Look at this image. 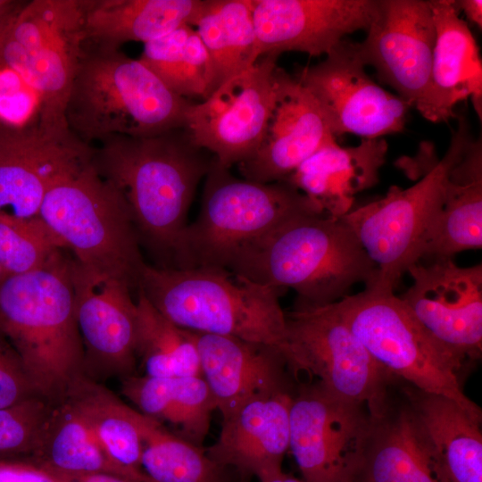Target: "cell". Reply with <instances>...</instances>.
I'll use <instances>...</instances> for the list:
<instances>
[{
  "label": "cell",
  "instance_id": "cell-1",
  "mask_svg": "<svg viewBox=\"0 0 482 482\" xmlns=\"http://www.w3.org/2000/svg\"><path fill=\"white\" fill-rule=\"evenodd\" d=\"M184 129L150 137L117 136L93 145L91 163L123 195L139 241L170 267L196 187L213 157Z\"/></svg>",
  "mask_w": 482,
  "mask_h": 482
},
{
  "label": "cell",
  "instance_id": "cell-2",
  "mask_svg": "<svg viewBox=\"0 0 482 482\" xmlns=\"http://www.w3.org/2000/svg\"><path fill=\"white\" fill-rule=\"evenodd\" d=\"M230 272L278 290L292 288L298 301L336 303L357 283H371L377 267L343 220L326 213L295 217L245 245Z\"/></svg>",
  "mask_w": 482,
  "mask_h": 482
},
{
  "label": "cell",
  "instance_id": "cell-3",
  "mask_svg": "<svg viewBox=\"0 0 482 482\" xmlns=\"http://www.w3.org/2000/svg\"><path fill=\"white\" fill-rule=\"evenodd\" d=\"M65 250L38 270L6 276L0 285V329L18 352L37 393L51 401L63 397L85 375L72 258Z\"/></svg>",
  "mask_w": 482,
  "mask_h": 482
},
{
  "label": "cell",
  "instance_id": "cell-4",
  "mask_svg": "<svg viewBox=\"0 0 482 482\" xmlns=\"http://www.w3.org/2000/svg\"><path fill=\"white\" fill-rule=\"evenodd\" d=\"M190 104L139 59L85 41L64 117L70 131L93 145L117 136L150 137L183 129Z\"/></svg>",
  "mask_w": 482,
  "mask_h": 482
},
{
  "label": "cell",
  "instance_id": "cell-5",
  "mask_svg": "<svg viewBox=\"0 0 482 482\" xmlns=\"http://www.w3.org/2000/svg\"><path fill=\"white\" fill-rule=\"evenodd\" d=\"M138 290L160 313L182 328L264 345L287 356V319L278 289L225 269L145 263Z\"/></svg>",
  "mask_w": 482,
  "mask_h": 482
},
{
  "label": "cell",
  "instance_id": "cell-6",
  "mask_svg": "<svg viewBox=\"0 0 482 482\" xmlns=\"http://www.w3.org/2000/svg\"><path fill=\"white\" fill-rule=\"evenodd\" d=\"M312 213L325 212L287 180L260 183L237 178L213 158L199 214L185 228L170 267L227 270L245 245Z\"/></svg>",
  "mask_w": 482,
  "mask_h": 482
},
{
  "label": "cell",
  "instance_id": "cell-7",
  "mask_svg": "<svg viewBox=\"0 0 482 482\" xmlns=\"http://www.w3.org/2000/svg\"><path fill=\"white\" fill-rule=\"evenodd\" d=\"M38 216L80 264L137 290L145 262L130 210L91 158L54 182Z\"/></svg>",
  "mask_w": 482,
  "mask_h": 482
},
{
  "label": "cell",
  "instance_id": "cell-8",
  "mask_svg": "<svg viewBox=\"0 0 482 482\" xmlns=\"http://www.w3.org/2000/svg\"><path fill=\"white\" fill-rule=\"evenodd\" d=\"M333 306L391 377L420 390L447 396L470 413L482 416L481 409L461 387L465 362L436 341L395 292L365 287Z\"/></svg>",
  "mask_w": 482,
  "mask_h": 482
},
{
  "label": "cell",
  "instance_id": "cell-9",
  "mask_svg": "<svg viewBox=\"0 0 482 482\" xmlns=\"http://www.w3.org/2000/svg\"><path fill=\"white\" fill-rule=\"evenodd\" d=\"M87 3L25 2L0 44V67L16 77L42 128L68 129L64 112L86 39Z\"/></svg>",
  "mask_w": 482,
  "mask_h": 482
},
{
  "label": "cell",
  "instance_id": "cell-10",
  "mask_svg": "<svg viewBox=\"0 0 482 482\" xmlns=\"http://www.w3.org/2000/svg\"><path fill=\"white\" fill-rule=\"evenodd\" d=\"M442 159L408 188L391 186L385 196L342 217L377 267L365 287L395 292L409 267L420 259L426 234L438 212L451 168L474 139L463 112Z\"/></svg>",
  "mask_w": 482,
  "mask_h": 482
},
{
  "label": "cell",
  "instance_id": "cell-11",
  "mask_svg": "<svg viewBox=\"0 0 482 482\" xmlns=\"http://www.w3.org/2000/svg\"><path fill=\"white\" fill-rule=\"evenodd\" d=\"M286 319L290 371L317 378L328 394L364 405L370 414L384 406L393 377L370 356L333 303L298 301Z\"/></svg>",
  "mask_w": 482,
  "mask_h": 482
},
{
  "label": "cell",
  "instance_id": "cell-12",
  "mask_svg": "<svg viewBox=\"0 0 482 482\" xmlns=\"http://www.w3.org/2000/svg\"><path fill=\"white\" fill-rule=\"evenodd\" d=\"M370 426L366 406L337 398L318 383L293 395L289 450L305 482H353Z\"/></svg>",
  "mask_w": 482,
  "mask_h": 482
},
{
  "label": "cell",
  "instance_id": "cell-13",
  "mask_svg": "<svg viewBox=\"0 0 482 482\" xmlns=\"http://www.w3.org/2000/svg\"><path fill=\"white\" fill-rule=\"evenodd\" d=\"M278 58L260 57L207 98L188 105L183 129L220 165L229 169L256 151L272 101Z\"/></svg>",
  "mask_w": 482,
  "mask_h": 482
},
{
  "label": "cell",
  "instance_id": "cell-14",
  "mask_svg": "<svg viewBox=\"0 0 482 482\" xmlns=\"http://www.w3.org/2000/svg\"><path fill=\"white\" fill-rule=\"evenodd\" d=\"M295 77L318 103L332 135L378 138L401 132L411 106L374 82L365 71L356 42L341 40Z\"/></svg>",
  "mask_w": 482,
  "mask_h": 482
},
{
  "label": "cell",
  "instance_id": "cell-15",
  "mask_svg": "<svg viewBox=\"0 0 482 482\" xmlns=\"http://www.w3.org/2000/svg\"><path fill=\"white\" fill-rule=\"evenodd\" d=\"M407 272L411 286L400 296L423 328L465 363L482 353V264L453 260L418 262Z\"/></svg>",
  "mask_w": 482,
  "mask_h": 482
},
{
  "label": "cell",
  "instance_id": "cell-16",
  "mask_svg": "<svg viewBox=\"0 0 482 482\" xmlns=\"http://www.w3.org/2000/svg\"><path fill=\"white\" fill-rule=\"evenodd\" d=\"M76 320L84 347V374L99 378L135 375L137 303L131 289L71 259Z\"/></svg>",
  "mask_w": 482,
  "mask_h": 482
},
{
  "label": "cell",
  "instance_id": "cell-17",
  "mask_svg": "<svg viewBox=\"0 0 482 482\" xmlns=\"http://www.w3.org/2000/svg\"><path fill=\"white\" fill-rule=\"evenodd\" d=\"M367 32L363 41L356 42L362 62L417 107L428 87L436 39L429 0H379Z\"/></svg>",
  "mask_w": 482,
  "mask_h": 482
},
{
  "label": "cell",
  "instance_id": "cell-18",
  "mask_svg": "<svg viewBox=\"0 0 482 482\" xmlns=\"http://www.w3.org/2000/svg\"><path fill=\"white\" fill-rule=\"evenodd\" d=\"M93 145L70 129L0 121V211L17 217L38 215L55 180L90 160Z\"/></svg>",
  "mask_w": 482,
  "mask_h": 482
},
{
  "label": "cell",
  "instance_id": "cell-19",
  "mask_svg": "<svg viewBox=\"0 0 482 482\" xmlns=\"http://www.w3.org/2000/svg\"><path fill=\"white\" fill-rule=\"evenodd\" d=\"M379 0H251L256 59L297 51L328 54L344 37L367 30Z\"/></svg>",
  "mask_w": 482,
  "mask_h": 482
},
{
  "label": "cell",
  "instance_id": "cell-20",
  "mask_svg": "<svg viewBox=\"0 0 482 482\" xmlns=\"http://www.w3.org/2000/svg\"><path fill=\"white\" fill-rule=\"evenodd\" d=\"M337 141L314 97L299 79L277 67L273 96L260 144L237 164L242 178L260 183L286 180L322 146Z\"/></svg>",
  "mask_w": 482,
  "mask_h": 482
},
{
  "label": "cell",
  "instance_id": "cell-21",
  "mask_svg": "<svg viewBox=\"0 0 482 482\" xmlns=\"http://www.w3.org/2000/svg\"><path fill=\"white\" fill-rule=\"evenodd\" d=\"M194 335L201 375L221 415L252 399L291 392L290 370L280 351L233 337Z\"/></svg>",
  "mask_w": 482,
  "mask_h": 482
},
{
  "label": "cell",
  "instance_id": "cell-22",
  "mask_svg": "<svg viewBox=\"0 0 482 482\" xmlns=\"http://www.w3.org/2000/svg\"><path fill=\"white\" fill-rule=\"evenodd\" d=\"M436 39L429 83L416 107L432 122L456 118L457 104L470 98L482 117V62L479 48L454 0H429Z\"/></svg>",
  "mask_w": 482,
  "mask_h": 482
},
{
  "label": "cell",
  "instance_id": "cell-23",
  "mask_svg": "<svg viewBox=\"0 0 482 482\" xmlns=\"http://www.w3.org/2000/svg\"><path fill=\"white\" fill-rule=\"evenodd\" d=\"M293 395L260 396L222 415L219 437L205 450L207 455L244 479L281 469L289 450Z\"/></svg>",
  "mask_w": 482,
  "mask_h": 482
},
{
  "label": "cell",
  "instance_id": "cell-24",
  "mask_svg": "<svg viewBox=\"0 0 482 482\" xmlns=\"http://www.w3.org/2000/svg\"><path fill=\"white\" fill-rule=\"evenodd\" d=\"M403 393L439 480L482 482V416L409 384Z\"/></svg>",
  "mask_w": 482,
  "mask_h": 482
},
{
  "label": "cell",
  "instance_id": "cell-25",
  "mask_svg": "<svg viewBox=\"0 0 482 482\" xmlns=\"http://www.w3.org/2000/svg\"><path fill=\"white\" fill-rule=\"evenodd\" d=\"M387 149L382 137L363 138L348 147L333 141L306 159L286 180L326 214L342 218L353 209L358 193L378 183Z\"/></svg>",
  "mask_w": 482,
  "mask_h": 482
},
{
  "label": "cell",
  "instance_id": "cell-26",
  "mask_svg": "<svg viewBox=\"0 0 482 482\" xmlns=\"http://www.w3.org/2000/svg\"><path fill=\"white\" fill-rule=\"evenodd\" d=\"M368 439L353 482H441L405 400L370 414Z\"/></svg>",
  "mask_w": 482,
  "mask_h": 482
},
{
  "label": "cell",
  "instance_id": "cell-27",
  "mask_svg": "<svg viewBox=\"0 0 482 482\" xmlns=\"http://www.w3.org/2000/svg\"><path fill=\"white\" fill-rule=\"evenodd\" d=\"M482 246V141L473 139L451 168L443 202L426 234L420 259L453 258Z\"/></svg>",
  "mask_w": 482,
  "mask_h": 482
},
{
  "label": "cell",
  "instance_id": "cell-28",
  "mask_svg": "<svg viewBox=\"0 0 482 482\" xmlns=\"http://www.w3.org/2000/svg\"><path fill=\"white\" fill-rule=\"evenodd\" d=\"M204 0H87L85 41L120 48L147 43L184 25L195 26Z\"/></svg>",
  "mask_w": 482,
  "mask_h": 482
},
{
  "label": "cell",
  "instance_id": "cell-29",
  "mask_svg": "<svg viewBox=\"0 0 482 482\" xmlns=\"http://www.w3.org/2000/svg\"><path fill=\"white\" fill-rule=\"evenodd\" d=\"M26 460L56 473H107L134 482H154L117 464L88 423L64 396L54 401L38 446Z\"/></svg>",
  "mask_w": 482,
  "mask_h": 482
},
{
  "label": "cell",
  "instance_id": "cell-30",
  "mask_svg": "<svg viewBox=\"0 0 482 482\" xmlns=\"http://www.w3.org/2000/svg\"><path fill=\"white\" fill-rule=\"evenodd\" d=\"M121 392L139 411L156 420H166L180 437L202 446L214 398L202 376L153 378L133 375L121 379Z\"/></svg>",
  "mask_w": 482,
  "mask_h": 482
},
{
  "label": "cell",
  "instance_id": "cell-31",
  "mask_svg": "<svg viewBox=\"0 0 482 482\" xmlns=\"http://www.w3.org/2000/svg\"><path fill=\"white\" fill-rule=\"evenodd\" d=\"M64 397L82 415L117 464L141 478L151 479L141 466L140 411L128 406L108 388L86 375L71 384Z\"/></svg>",
  "mask_w": 482,
  "mask_h": 482
},
{
  "label": "cell",
  "instance_id": "cell-32",
  "mask_svg": "<svg viewBox=\"0 0 482 482\" xmlns=\"http://www.w3.org/2000/svg\"><path fill=\"white\" fill-rule=\"evenodd\" d=\"M194 27L212 62L214 90L257 61L251 0H204Z\"/></svg>",
  "mask_w": 482,
  "mask_h": 482
},
{
  "label": "cell",
  "instance_id": "cell-33",
  "mask_svg": "<svg viewBox=\"0 0 482 482\" xmlns=\"http://www.w3.org/2000/svg\"><path fill=\"white\" fill-rule=\"evenodd\" d=\"M139 61L172 92L201 101L214 91V75L208 52L195 29L184 25L144 44Z\"/></svg>",
  "mask_w": 482,
  "mask_h": 482
},
{
  "label": "cell",
  "instance_id": "cell-34",
  "mask_svg": "<svg viewBox=\"0 0 482 482\" xmlns=\"http://www.w3.org/2000/svg\"><path fill=\"white\" fill-rule=\"evenodd\" d=\"M136 303V355L145 376H202L194 332L165 318L139 290Z\"/></svg>",
  "mask_w": 482,
  "mask_h": 482
},
{
  "label": "cell",
  "instance_id": "cell-35",
  "mask_svg": "<svg viewBox=\"0 0 482 482\" xmlns=\"http://www.w3.org/2000/svg\"><path fill=\"white\" fill-rule=\"evenodd\" d=\"M141 466L154 482H228V470L201 446L170 432L161 421L141 413Z\"/></svg>",
  "mask_w": 482,
  "mask_h": 482
},
{
  "label": "cell",
  "instance_id": "cell-36",
  "mask_svg": "<svg viewBox=\"0 0 482 482\" xmlns=\"http://www.w3.org/2000/svg\"><path fill=\"white\" fill-rule=\"evenodd\" d=\"M65 249L38 215L22 218L0 211V265L6 276L38 270Z\"/></svg>",
  "mask_w": 482,
  "mask_h": 482
},
{
  "label": "cell",
  "instance_id": "cell-37",
  "mask_svg": "<svg viewBox=\"0 0 482 482\" xmlns=\"http://www.w3.org/2000/svg\"><path fill=\"white\" fill-rule=\"evenodd\" d=\"M53 404L36 395L0 408V459L26 460L34 453Z\"/></svg>",
  "mask_w": 482,
  "mask_h": 482
},
{
  "label": "cell",
  "instance_id": "cell-38",
  "mask_svg": "<svg viewBox=\"0 0 482 482\" xmlns=\"http://www.w3.org/2000/svg\"><path fill=\"white\" fill-rule=\"evenodd\" d=\"M36 395L18 352L0 329V408Z\"/></svg>",
  "mask_w": 482,
  "mask_h": 482
},
{
  "label": "cell",
  "instance_id": "cell-39",
  "mask_svg": "<svg viewBox=\"0 0 482 482\" xmlns=\"http://www.w3.org/2000/svg\"><path fill=\"white\" fill-rule=\"evenodd\" d=\"M0 482H63L29 461L0 459Z\"/></svg>",
  "mask_w": 482,
  "mask_h": 482
},
{
  "label": "cell",
  "instance_id": "cell-40",
  "mask_svg": "<svg viewBox=\"0 0 482 482\" xmlns=\"http://www.w3.org/2000/svg\"><path fill=\"white\" fill-rule=\"evenodd\" d=\"M52 472V471H51ZM63 482H134L130 479L107 473L62 474L52 472Z\"/></svg>",
  "mask_w": 482,
  "mask_h": 482
},
{
  "label": "cell",
  "instance_id": "cell-41",
  "mask_svg": "<svg viewBox=\"0 0 482 482\" xmlns=\"http://www.w3.org/2000/svg\"><path fill=\"white\" fill-rule=\"evenodd\" d=\"M458 11H462L466 18L479 29L482 28V1L481 0H454Z\"/></svg>",
  "mask_w": 482,
  "mask_h": 482
},
{
  "label": "cell",
  "instance_id": "cell-42",
  "mask_svg": "<svg viewBox=\"0 0 482 482\" xmlns=\"http://www.w3.org/2000/svg\"><path fill=\"white\" fill-rule=\"evenodd\" d=\"M24 3V1L11 0V2L5 7L0 9V44L12 20Z\"/></svg>",
  "mask_w": 482,
  "mask_h": 482
},
{
  "label": "cell",
  "instance_id": "cell-43",
  "mask_svg": "<svg viewBox=\"0 0 482 482\" xmlns=\"http://www.w3.org/2000/svg\"><path fill=\"white\" fill-rule=\"evenodd\" d=\"M257 478L259 482H305L285 473L282 468L265 472Z\"/></svg>",
  "mask_w": 482,
  "mask_h": 482
},
{
  "label": "cell",
  "instance_id": "cell-44",
  "mask_svg": "<svg viewBox=\"0 0 482 482\" xmlns=\"http://www.w3.org/2000/svg\"><path fill=\"white\" fill-rule=\"evenodd\" d=\"M5 277H6V274L4 271L2 266L0 265V285L3 282V280L4 279Z\"/></svg>",
  "mask_w": 482,
  "mask_h": 482
},
{
  "label": "cell",
  "instance_id": "cell-45",
  "mask_svg": "<svg viewBox=\"0 0 482 482\" xmlns=\"http://www.w3.org/2000/svg\"><path fill=\"white\" fill-rule=\"evenodd\" d=\"M11 0H0V9L5 7Z\"/></svg>",
  "mask_w": 482,
  "mask_h": 482
}]
</instances>
